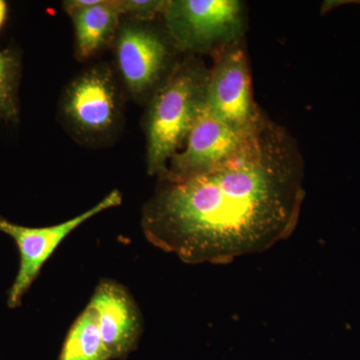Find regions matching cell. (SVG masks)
Returning <instances> with one entry per match:
<instances>
[{
  "label": "cell",
  "mask_w": 360,
  "mask_h": 360,
  "mask_svg": "<svg viewBox=\"0 0 360 360\" xmlns=\"http://www.w3.org/2000/svg\"><path fill=\"white\" fill-rule=\"evenodd\" d=\"M208 72L205 106L233 129L248 131L259 123L264 111L253 98L252 80L243 40L213 54Z\"/></svg>",
  "instance_id": "277c9868"
},
{
  "label": "cell",
  "mask_w": 360,
  "mask_h": 360,
  "mask_svg": "<svg viewBox=\"0 0 360 360\" xmlns=\"http://www.w3.org/2000/svg\"><path fill=\"white\" fill-rule=\"evenodd\" d=\"M210 70L188 59L177 66L156 92L148 125L149 174L161 175L186 141L205 104Z\"/></svg>",
  "instance_id": "7a4b0ae2"
},
{
  "label": "cell",
  "mask_w": 360,
  "mask_h": 360,
  "mask_svg": "<svg viewBox=\"0 0 360 360\" xmlns=\"http://www.w3.org/2000/svg\"><path fill=\"white\" fill-rule=\"evenodd\" d=\"M7 14V6L6 2L0 0V28L4 25V21H6Z\"/></svg>",
  "instance_id": "5bb4252c"
},
{
  "label": "cell",
  "mask_w": 360,
  "mask_h": 360,
  "mask_svg": "<svg viewBox=\"0 0 360 360\" xmlns=\"http://www.w3.org/2000/svg\"><path fill=\"white\" fill-rule=\"evenodd\" d=\"M122 77L134 94H141L158 82L167 63V45L156 33L139 26L123 28L116 45Z\"/></svg>",
  "instance_id": "ba28073f"
},
{
  "label": "cell",
  "mask_w": 360,
  "mask_h": 360,
  "mask_svg": "<svg viewBox=\"0 0 360 360\" xmlns=\"http://www.w3.org/2000/svg\"><path fill=\"white\" fill-rule=\"evenodd\" d=\"M168 1L158 0H125L120 1V7L122 13L134 14L142 20L155 18L156 14L165 13Z\"/></svg>",
  "instance_id": "4fadbf2b"
},
{
  "label": "cell",
  "mask_w": 360,
  "mask_h": 360,
  "mask_svg": "<svg viewBox=\"0 0 360 360\" xmlns=\"http://www.w3.org/2000/svg\"><path fill=\"white\" fill-rule=\"evenodd\" d=\"M89 307L96 314L111 359L129 356L141 340L142 317L127 288L112 279H103L97 284Z\"/></svg>",
  "instance_id": "52a82bcc"
},
{
  "label": "cell",
  "mask_w": 360,
  "mask_h": 360,
  "mask_svg": "<svg viewBox=\"0 0 360 360\" xmlns=\"http://www.w3.org/2000/svg\"><path fill=\"white\" fill-rule=\"evenodd\" d=\"M16 75L18 60L11 52L0 51V116L6 120L18 116Z\"/></svg>",
  "instance_id": "7c38bea8"
},
{
  "label": "cell",
  "mask_w": 360,
  "mask_h": 360,
  "mask_svg": "<svg viewBox=\"0 0 360 360\" xmlns=\"http://www.w3.org/2000/svg\"><path fill=\"white\" fill-rule=\"evenodd\" d=\"M122 13L120 1L101 0L96 6L70 14L75 22L80 58H90L108 42Z\"/></svg>",
  "instance_id": "30bf717a"
},
{
  "label": "cell",
  "mask_w": 360,
  "mask_h": 360,
  "mask_svg": "<svg viewBox=\"0 0 360 360\" xmlns=\"http://www.w3.org/2000/svg\"><path fill=\"white\" fill-rule=\"evenodd\" d=\"M122 201V193L113 191L86 212L51 226H23L0 217V232L11 236L20 251V267L13 285L7 293L9 309L20 307L23 297L37 281L45 262L71 232L104 210L120 205Z\"/></svg>",
  "instance_id": "5b68a950"
},
{
  "label": "cell",
  "mask_w": 360,
  "mask_h": 360,
  "mask_svg": "<svg viewBox=\"0 0 360 360\" xmlns=\"http://www.w3.org/2000/svg\"><path fill=\"white\" fill-rule=\"evenodd\" d=\"M255 129L248 131L233 129L205 104L187 135L184 148L172 156L161 175L182 179L210 172L236 155Z\"/></svg>",
  "instance_id": "8992f818"
},
{
  "label": "cell",
  "mask_w": 360,
  "mask_h": 360,
  "mask_svg": "<svg viewBox=\"0 0 360 360\" xmlns=\"http://www.w3.org/2000/svg\"><path fill=\"white\" fill-rule=\"evenodd\" d=\"M304 198L297 142L264 115L219 167L182 179L161 175L142 213V231L184 264H229L290 238Z\"/></svg>",
  "instance_id": "6da1fadb"
},
{
  "label": "cell",
  "mask_w": 360,
  "mask_h": 360,
  "mask_svg": "<svg viewBox=\"0 0 360 360\" xmlns=\"http://www.w3.org/2000/svg\"><path fill=\"white\" fill-rule=\"evenodd\" d=\"M168 33L180 51L212 52L243 40L245 4L238 0H174L165 13Z\"/></svg>",
  "instance_id": "3957f363"
},
{
  "label": "cell",
  "mask_w": 360,
  "mask_h": 360,
  "mask_svg": "<svg viewBox=\"0 0 360 360\" xmlns=\"http://www.w3.org/2000/svg\"><path fill=\"white\" fill-rule=\"evenodd\" d=\"M65 110L72 122L89 132L110 129L116 115L112 78L103 70H92L71 85Z\"/></svg>",
  "instance_id": "9c48e42d"
},
{
  "label": "cell",
  "mask_w": 360,
  "mask_h": 360,
  "mask_svg": "<svg viewBox=\"0 0 360 360\" xmlns=\"http://www.w3.org/2000/svg\"><path fill=\"white\" fill-rule=\"evenodd\" d=\"M58 360H112L89 305L71 326Z\"/></svg>",
  "instance_id": "8fae6325"
}]
</instances>
